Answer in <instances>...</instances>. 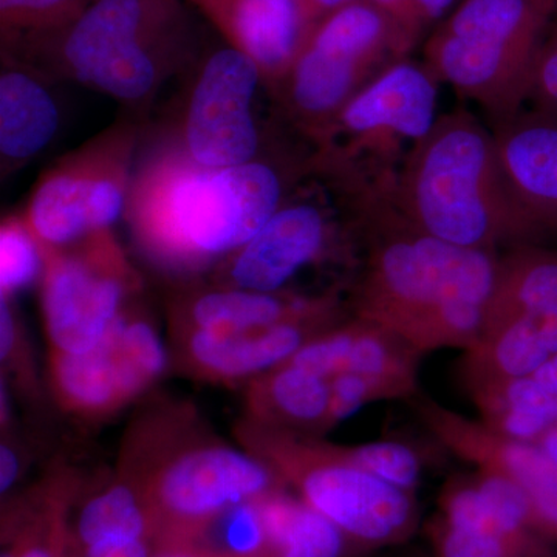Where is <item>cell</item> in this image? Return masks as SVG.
I'll return each mask as SVG.
<instances>
[{
  "label": "cell",
  "instance_id": "obj_1",
  "mask_svg": "<svg viewBox=\"0 0 557 557\" xmlns=\"http://www.w3.org/2000/svg\"><path fill=\"white\" fill-rule=\"evenodd\" d=\"M362 270L354 317L391 330L421 355L471 350L485 325L502 252L456 247L418 228L386 190L350 197Z\"/></svg>",
  "mask_w": 557,
  "mask_h": 557
},
{
  "label": "cell",
  "instance_id": "obj_2",
  "mask_svg": "<svg viewBox=\"0 0 557 557\" xmlns=\"http://www.w3.org/2000/svg\"><path fill=\"white\" fill-rule=\"evenodd\" d=\"M259 159L205 168L182 148L161 150L132 180L126 214L143 255L159 269L194 274L218 267L263 228L287 200L289 175Z\"/></svg>",
  "mask_w": 557,
  "mask_h": 557
},
{
  "label": "cell",
  "instance_id": "obj_3",
  "mask_svg": "<svg viewBox=\"0 0 557 557\" xmlns=\"http://www.w3.org/2000/svg\"><path fill=\"white\" fill-rule=\"evenodd\" d=\"M387 193L413 225L456 247L500 252L549 239L512 194L493 129L465 108L435 120Z\"/></svg>",
  "mask_w": 557,
  "mask_h": 557
},
{
  "label": "cell",
  "instance_id": "obj_4",
  "mask_svg": "<svg viewBox=\"0 0 557 557\" xmlns=\"http://www.w3.org/2000/svg\"><path fill=\"white\" fill-rule=\"evenodd\" d=\"M119 468L143 487L161 544H185L220 516L288 490L247 449L205 426L190 406H152L121 448Z\"/></svg>",
  "mask_w": 557,
  "mask_h": 557
},
{
  "label": "cell",
  "instance_id": "obj_5",
  "mask_svg": "<svg viewBox=\"0 0 557 557\" xmlns=\"http://www.w3.org/2000/svg\"><path fill=\"white\" fill-rule=\"evenodd\" d=\"M196 51L186 0H97L64 30L24 40L2 54L51 81H75L116 101L143 104L190 64Z\"/></svg>",
  "mask_w": 557,
  "mask_h": 557
},
{
  "label": "cell",
  "instance_id": "obj_6",
  "mask_svg": "<svg viewBox=\"0 0 557 557\" xmlns=\"http://www.w3.org/2000/svg\"><path fill=\"white\" fill-rule=\"evenodd\" d=\"M557 0H461L424 42L440 84L475 102L491 126L523 112L534 62L555 22Z\"/></svg>",
  "mask_w": 557,
  "mask_h": 557
},
{
  "label": "cell",
  "instance_id": "obj_7",
  "mask_svg": "<svg viewBox=\"0 0 557 557\" xmlns=\"http://www.w3.org/2000/svg\"><path fill=\"white\" fill-rule=\"evenodd\" d=\"M242 448L269 465L310 508L369 552L401 547L421 527L417 494L384 482L314 435L262 426L242 417L234 428Z\"/></svg>",
  "mask_w": 557,
  "mask_h": 557
},
{
  "label": "cell",
  "instance_id": "obj_8",
  "mask_svg": "<svg viewBox=\"0 0 557 557\" xmlns=\"http://www.w3.org/2000/svg\"><path fill=\"white\" fill-rule=\"evenodd\" d=\"M438 87L424 62L392 64L339 113L311 153L313 174L344 194L391 188L409 150L438 119Z\"/></svg>",
  "mask_w": 557,
  "mask_h": 557
},
{
  "label": "cell",
  "instance_id": "obj_9",
  "mask_svg": "<svg viewBox=\"0 0 557 557\" xmlns=\"http://www.w3.org/2000/svg\"><path fill=\"white\" fill-rule=\"evenodd\" d=\"M413 49L376 7L358 0L319 22L271 95L317 149L348 102Z\"/></svg>",
  "mask_w": 557,
  "mask_h": 557
},
{
  "label": "cell",
  "instance_id": "obj_10",
  "mask_svg": "<svg viewBox=\"0 0 557 557\" xmlns=\"http://www.w3.org/2000/svg\"><path fill=\"white\" fill-rule=\"evenodd\" d=\"M557 354V249L527 244L502 252L482 336L465 351V384L522 376Z\"/></svg>",
  "mask_w": 557,
  "mask_h": 557
},
{
  "label": "cell",
  "instance_id": "obj_11",
  "mask_svg": "<svg viewBox=\"0 0 557 557\" xmlns=\"http://www.w3.org/2000/svg\"><path fill=\"white\" fill-rule=\"evenodd\" d=\"M137 145L138 127L116 121L40 175L21 214L40 245L67 247L112 230L126 211Z\"/></svg>",
  "mask_w": 557,
  "mask_h": 557
},
{
  "label": "cell",
  "instance_id": "obj_12",
  "mask_svg": "<svg viewBox=\"0 0 557 557\" xmlns=\"http://www.w3.org/2000/svg\"><path fill=\"white\" fill-rule=\"evenodd\" d=\"M40 249V307L50 350H90L137 296L141 278L112 230Z\"/></svg>",
  "mask_w": 557,
  "mask_h": 557
},
{
  "label": "cell",
  "instance_id": "obj_13",
  "mask_svg": "<svg viewBox=\"0 0 557 557\" xmlns=\"http://www.w3.org/2000/svg\"><path fill=\"white\" fill-rule=\"evenodd\" d=\"M166 348L156 325L132 300L90 350H50L49 383L58 406L83 421H104L161 379Z\"/></svg>",
  "mask_w": 557,
  "mask_h": 557
},
{
  "label": "cell",
  "instance_id": "obj_14",
  "mask_svg": "<svg viewBox=\"0 0 557 557\" xmlns=\"http://www.w3.org/2000/svg\"><path fill=\"white\" fill-rule=\"evenodd\" d=\"M262 84L258 64L244 51L225 47L201 62L180 148L205 168H231L259 157L256 91Z\"/></svg>",
  "mask_w": 557,
  "mask_h": 557
},
{
  "label": "cell",
  "instance_id": "obj_15",
  "mask_svg": "<svg viewBox=\"0 0 557 557\" xmlns=\"http://www.w3.org/2000/svg\"><path fill=\"white\" fill-rule=\"evenodd\" d=\"M358 240L354 230L339 228L321 201L287 199L244 247L215 267L218 285L282 292L299 271Z\"/></svg>",
  "mask_w": 557,
  "mask_h": 557
},
{
  "label": "cell",
  "instance_id": "obj_16",
  "mask_svg": "<svg viewBox=\"0 0 557 557\" xmlns=\"http://www.w3.org/2000/svg\"><path fill=\"white\" fill-rule=\"evenodd\" d=\"M428 431L457 457L515 483L539 533L557 547V463L534 443L505 437L426 395L410 399Z\"/></svg>",
  "mask_w": 557,
  "mask_h": 557
},
{
  "label": "cell",
  "instance_id": "obj_17",
  "mask_svg": "<svg viewBox=\"0 0 557 557\" xmlns=\"http://www.w3.org/2000/svg\"><path fill=\"white\" fill-rule=\"evenodd\" d=\"M344 319L346 306L247 332L171 329L174 358L193 379L225 386L247 384L287 362L307 343Z\"/></svg>",
  "mask_w": 557,
  "mask_h": 557
},
{
  "label": "cell",
  "instance_id": "obj_18",
  "mask_svg": "<svg viewBox=\"0 0 557 557\" xmlns=\"http://www.w3.org/2000/svg\"><path fill=\"white\" fill-rule=\"evenodd\" d=\"M346 306L336 289L319 295L226 287L189 288L180 292L170 304L171 329L233 333L265 329L321 311Z\"/></svg>",
  "mask_w": 557,
  "mask_h": 557
},
{
  "label": "cell",
  "instance_id": "obj_19",
  "mask_svg": "<svg viewBox=\"0 0 557 557\" xmlns=\"http://www.w3.org/2000/svg\"><path fill=\"white\" fill-rule=\"evenodd\" d=\"M225 38L258 64L273 94L285 78L307 32L295 0H186Z\"/></svg>",
  "mask_w": 557,
  "mask_h": 557
},
{
  "label": "cell",
  "instance_id": "obj_20",
  "mask_svg": "<svg viewBox=\"0 0 557 557\" xmlns=\"http://www.w3.org/2000/svg\"><path fill=\"white\" fill-rule=\"evenodd\" d=\"M84 487L76 469L57 467L27 493L2 500L0 557H65Z\"/></svg>",
  "mask_w": 557,
  "mask_h": 557
},
{
  "label": "cell",
  "instance_id": "obj_21",
  "mask_svg": "<svg viewBox=\"0 0 557 557\" xmlns=\"http://www.w3.org/2000/svg\"><path fill=\"white\" fill-rule=\"evenodd\" d=\"M491 129L516 199L549 239L557 237V120L523 110Z\"/></svg>",
  "mask_w": 557,
  "mask_h": 557
},
{
  "label": "cell",
  "instance_id": "obj_22",
  "mask_svg": "<svg viewBox=\"0 0 557 557\" xmlns=\"http://www.w3.org/2000/svg\"><path fill=\"white\" fill-rule=\"evenodd\" d=\"M423 355L405 339L368 319L351 317L307 343L288 364L330 380L362 373L418 381Z\"/></svg>",
  "mask_w": 557,
  "mask_h": 557
},
{
  "label": "cell",
  "instance_id": "obj_23",
  "mask_svg": "<svg viewBox=\"0 0 557 557\" xmlns=\"http://www.w3.org/2000/svg\"><path fill=\"white\" fill-rule=\"evenodd\" d=\"M0 75V163L13 174L39 156L60 127V109L46 75L2 54Z\"/></svg>",
  "mask_w": 557,
  "mask_h": 557
},
{
  "label": "cell",
  "instance_id": "obj_24",
  "mask_svg": "<svg viewBox=\"0 0 557 557\" xmlns=\"http://www.w3.org/2000/svg\"><path fill=\"white\" fill-rule=\"evenodd\" d=\"M330 403L329 380L284 362L245 384L244 418L319 437L329 432Z\"/></svg>",
  "mask_w": 557,
  "mask_h": 557
},
{
  "label": "cell",
  "instance_id": "obj_25",
  "mask_svg": "<svg viewBox=\"0 0 557 557\" xmlns=\"http://www.w3.org/2000/svg\"><path fill=\"white\" fill-rule=\"evenodd\" d=\"M72 536L79 549L137 539L157 542L160 547L159 525L148 496L137 480L120 468L94 490L84 487L73 509Z\"/></svg>",
  "mask_w": 557,
  "mask_h": 557
},
{
  "label": "cell",
  "instance_id": "obj_26",
  "mask_svg": "<svg viewBox=\"0 0 557 557\" xmlns=\"http://www.w3.org/2000/svg\"><path fill=\"white\" fill-rule=\"evenodd\" d=\"M265 557H370L372 552L285 490L259 502Z\"/></svg>",
  "mask_w": 557,
  "mask_h": 557
},
{
  "label": "cell",
  "instance_id": "obj_27",
  "mask_svg": "<svg viewBox=\"0 0 557 557\" xmlns=\"http://www.w3.org/2000/svg\"><path fill=\"white\" fill-rule=\"evenodd\" d=\"M431 557H557L545 539H512L454 525L438 512L424 523Z\"/></svg>",
  "mask_w": 557,
  "mask_h": 557
},
{
  "label": "cell",
  "instance_id": "obj_28",
  "mask_svg": "<svg viewBox=\"0 0 557 557\" xmlns=\"http://www.w3.org/2000/svg\"><path fill=\"white\" fill-rule=\"evenodd\" d=\"M95 2L97 0H0L2 49L64 30Z\"/></svg>",
  "mask_w": 557,
  "mask_h": 557
},
{
  "label": "cell",
  "instance_id": "obj_29",
  "mask_svg": "<svg viewBox=\"0 0 557 557\" xmlns=\"http://www.w3.org/2000/svg\"><path fill=\"white\" fill-rule=\"evenodd\" d=\"M44 256L38 239L21 214L0 226V298L13 299L42 276Z\"/></svg>",
  "mask_w": 557,
  "mask_h": 557
},
{
  "label": "cell",
  "instance_id": "obj_30",
  "mask_svg": "<svg viewBox=\"0 0 557 557\" xmlns=\"http://www.w3.org/2000/svg\"><path fill=\"white\" fill-rule=\"evenodd\" d=\"M329 381L330 394H332L329 431L372 403L412 399L420 394L418 381L394 379V376L339 373Z\"/></svg>",
  "mask_w": 557,
  "mask_h": 557
},
{
  "label": "cell",
  "instance_id": "obj_31",
  "mask_svg": "<svg viewBox=\"0 0 557 557\" xmlns=\"http://www.w3.org/2000/svg\"><path fill=\"white\" fill-rule=\"evenodd\" d=\"M341 453L359 468L384 482L417 494L423 479V458L416 448L395 440L339 445Z\"/></svg>",
  "mask_w": 557,
  "mask_h": 557
},
{
  "label": "cell",
  "instance_id": "obj_32",
  "mask_svg": "<svg viewBox=\"0 0 557 557\" xmlns=\"http://www.w3.org/2000/svg\"><path fill=\"white\" fill-rule=\"evenodd\" d=\"M0 359L2 375L32 401L42 397V387L24 325L14 310L13 299L0 298Z\"/></svg>",
  "mask_w": 557,
  "mask_h": 557
},
{
  "label": "cell",
  "instance_id": "obj_33",
  "mask_svg": "<svg viewBox=\"0 0 557 557\" xmlns=\"http://www.w3.org/2000/svg\"><path fill=\"white\" fill-rule=\"evenodd\" d=\"M412 46L448 16L457 0H369Z\"/></svg>",
  "mask_w": 557,
  "mask_h": 557
},
{
  "label": "cell",
  "instance_id": "obj_34",
  "mask_svg": "<svg viewBox=\"0 0 557 557\" xmlns=\"http://www.w3.org/2000/svg\"><path fill=\"white\" fill-rule=\"evenodd\" d=\"M527 104L530 110L557 120V27L553 25L547 39L542 44L536 62H534L533 76H531L530 91Z\"/></svg>",
  "mask_w": 557,
  "mask_h": 557
},
{
  "label": "cell",
  "instance_id": "obj_35",
  "mask_svg": "<svg viewBox=\"0 0 557 557\" xmlns=\"http://www.w3.org/2000/svg\"><path fill=\"white\" fill-rule=\"evenodd\" d=\"M24 461L20 440L13 437L11 428L2 429V443H0V494H2V500L10 497L11 491L21 479Z\"/></svg>",
  "mask_w": 557,
  "mask_h": 557
},
{
  "label": "cell",
  "instance_id": "obj_36",
  "mask_svg": "<svg viewBox=\"0 0 557 557\" xmlns=\"http://www.w3.org/2000/svg\"><path fill=\"white\" fill-rule=\"evenodd\" d=\"M157 549H159L157 542L137 539V541L101 542V544L79 549V553L81 557H153Z\"/></svg>",
  "mask_w": 557,
  "mask_h": 557
},
{
  "label": "cell",
  "instance_id": "obj_37",
  "mask_svg": "<svg viewBox=\"0 0 557 557\" xmlns=\"http://www.w3.org/2000/svg\"><path fill=\"white\" fill-rule=\"evenodd\" d=\"M528 379L557 420V354L547 359L541 368L528 373Z\"/></svg>",
  "mask_w": 557,
  "mask_h": 557
},
{
  "label": "cell",
  "instance_id": "obj_38",
  "mask_svg": "<svg viewBox=\"0 0 557 557\" xmlns=\"http://www.w3.org/2000/svg\"><path fill=\"white\" fill-rule=\"evenodd\" d=\"M354 2H358V0H295L300 22H302L307 35H310L319 22L324 21L330 14Z\"/></svg>",
  "mask_w": 557,
  "mask_h": 557
},
{
  "label": "cell",
  "instance_id": "obj_39",
  "mask_svg": "<svg viewBox=\"0 0 557 557\" xmlns=\"http://www.w3.org/2000/svg\"><path fill=\"white\" fill-rule=\"evenodd\" d=\"M153 557H223L190 544H161Z\"/></svg>",
  "mask_w": 557,
  "mask_h": 557
},
{
  "label": "cell",
  "instance_id": "obj_40",
  "mask_svg": "<svg viewBox=\"0 0 557 557\" xmlns=\"http://www.w3.org/2000/svg\"><path fill=\"white\" fill-rule=\"evenodd\" d=\"M553 461L557 463V423L548 428L544 434L534 442Z\"/></svg>",
  "mask_w": 557,
  "mask_h": 557
},
{
  "label": "cell",
  "instance_id": "obj_41",
  "mask_svg": "<svg viewBox=\"0 0 557 557\" xmlns=\"http://www.w3.org/2000/svg\"><path fill=\"white\" fill-rule=\"evenodd\" d=\"M65 557H81V553L78 547H76L75 541H72V545H70L67 555Z\"/></svg>",
  "mask_w": 557,
  "mask_h": 557
},
{
  "label": "cell",
  "instance_id": "obj_42",
  "mask_svg": "<svg viewBox=\"0 0 557 557\" xmlns=\"http://www.w3.org/2000/svg\"><path fill=\"white\" fill-rule=\"evenodd\" d=\"M553 25H556V27H557V10H556L555 22H553Z\"/></svg>",
  "mask_w": 557,
  "mask_h": 557
}]
</instances>
